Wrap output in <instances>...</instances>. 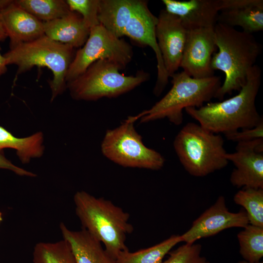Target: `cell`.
<instances>
[{
	"mask_svg": "<svg viewBox=\"0 0 263 263\" xmlns=\"http://www.w3.org/2000/svg\"><path fill=\"white\" fill-rule=\"evenodd\" d=\"M214 38L218 51L212 56L211 68L225 76L214 98L221 100L245 84L262 48L253 34L218 22L214 26Z\"/></svg>",
	"mask_w": 263,
	"mask_h": 263,
	"instance_id": "obj_2",
	"label": "cell"
},
{
	"mask_svg": "<svg viewBox=\"0 0 263 263\" xmlns=\"http://www.w3.org/2000/svg\"><path fill=\"white\" fill-rule=\"evenodd\" d=\"M0 169L10 170L20 176L35 177L37 175L22 168L17 167L11 163L4 155L2 150H0Z\"/></svg>",
	"mask_w": 263,
	"mask_h": 263,
	"instance_id": "obj_30",
	"label": "cell"
},
{
	"mask_svg": "<svg viewBox=\"0 0 263 263\" xmlns=\"http://www.w3.org/2000/svg\"><path fill=\"white\" fill-rule=\"evenodd\" d=\"M173 147L185 169L195 177L207 176L228 163L222 136L199 124H186L176 135Z\"/></svg>",
	"mask_w": 263,
	"mask_h": 263,
	"instance_id": "obj_6",
	"label": "cell"
},
{
	"mask_svg": "<svg viewBox=\"0 0 263 263\" xmlns=\"http://www.w3.org/2000/svg\"><path fill=\"white\" fill-rule=\"evenodd\" d=\"M181 235H173L168 239L150 247L133 252L122 251L116 263H162L164 257L177 244L182 242Z\"/></svg>",
	"mask_w": 263,
	"mask_h": 263,
	"instance_id": "obj_22",
	"label": "cell"
},
{
	"mask_svg": "<svg viewBox=\"0 0 263 263\" xmlns=\"http://www.w3.org/2000/svg\"><path fill=\"white\" fill-rule=\"evenodd\" d=\"M157 22V17L150 10L147 1L142 0L126 25L124 36H128L140 45L149 46L154 52L157 63V76L153 92L155 96H158L167 85L169 77L155 36Z\"/></svg>",
	"mask_w": 263,
	"mask_h": 263,
	"instance_id": "obj_14",
	"label": "cell"
},
{
	"mask_svg": "<svg viewBox=\"0 0 263 263\" xmlns=\"http://www.w3.org/2000/svg\"><path fill=\"white\" fill-rule=\"evenodd\" d=\"M165 10L178 16L188 30L214 26L222 0H163Z\"/></svg>",
	"mask_w": 263,
	"mask_h": 263,
	"instance_id": "obj_15",
	"label": "cell"
},
{
	"mask_svg": "<svg viewBox=\"0 0 263 263\" xmlns=\"http://www.w3.org/2000/svg\"><path fill=\"white\" fill-rule=\"evenodd\" d=\"M43 135L41 132L29 136L19 138L0 126V150L11 148L17 151V154L23 164L30 162L32 158L41 157L44 151Z\"/></svg>",
	"mask_w": 263,
	"mask_h": 263,
	"instance_id": "obj_21",
	"label": "cell"
},
{
	"mask_svg": "<svg viewBox=\"0 0 263 263\" xmlns=\"http://www.w3.org/2000/svg\"><path fill=\"white\" fill-rule=\"evenodd\" d=\"M187 34L188 30L178 16L165 9L160 11L155 27V36L169 77L180 67Z\"/></svg>",
	"mask_w": 263,
	"mask_h": 263,
	"instance_id": "obj_13",
	"label": "cell"
},
{
	"mask_svg": "<svg viewBox=\"0 0 263 263\" xmlns=\"http://www.w3.org/2000/svg\"><path fill=\"white\" fill-rule=\"evenodd\" d=\"M217 50L214 26L188 30L180 67L193 78L212 76L211 60Z\"/></svg>",
	"mask_w": 263,
	"mask_h": 263,
	"instance_id": "obj_12",
	"label": "cell"
},
{
	"mask_svg": "<svg viewBox=\"0 0 263 263\" xmlns=\"http://www.w3.org/2000/svg\"><path fill=\"white\" fill-rule=\"evenodd\" d=\"M7 37L0 18V41H4Z\"/></svg>",
	"mask_w": 263,
	"mask_h": 263,
	"instance_id": "obj_33",
	"label": "cell"
},
{
	"mask_svg": "<svg viewBox=\"0 0 263 263\" xmlns=\"http://www.w3.org/2000/svg\"><path fill=\"white\" fill-rule=\"evenodd\" d=\"M0 77L7 71V62L5 57L0 54Z\"/></svg>",
	"mask_w": 263,
	"mask_h": 263,
	"instance_id": "obj_31",
	"label": "cell"
},
{
	"mask_svg": "<svg viewBox=\"0 0 263 263\" xmlns=\"http://www.w3.org/2000/svg\"><path fill=\"white\" fill-rule=\"evenodd\" d=\"M217 22L253 34L263 30V0H222Z\"/></svg>",
	"mask_w": 263,
	"mask_h": 263,
	"instance_id": "obj_16",
	"label": "cell"
},
{
	"mask_svg": "<svg viewBox=\"0 0 263 263\" xmlns=\"http://www.w3.org/2000/svg\"><path fill=\"white\" fill-rule=\"evenodd\" d=\"M34 263H77L69 244L65 240L39 242L34 248Z\"/></svg>",
	"mask_w": 263,
	"mask_h": 263,
	"instance_id": "obj_24",
	"label": "cell"
},
{
	"mask_svg": "<svg viewBox=\"0 0 263 263\" xmlns=\"http://www.w3.org/2000/svg\"><path fill=\"white\" fill-rule=\"evenodd\" d=\"M208 263H210L208 262Z\"/></svg>",
	"mask_w": 263,
	"mask_h": 263,
	"instance_id": "obj_36",
	"label": "cell"
},
{
	"mask_svg": "<svg viewBox=\"0 0 263 263\" xmlns=\"http://www.w3.org/2000/svg\"><path fill=\"white\" fill-rule=\"evenodd\" d=\"M133 55L132 47L129 43L117 38L100 24L91 29L83 46L75 53L67 73L66 83L99 59L112 61L123 70L132 61Z\"/></svg>",
	"mask_w": 263,
	"mask_h": 263,
	"instance_id": "obj_9",
	"label": "cell"
},
{
	"mask_svg": "<svg viewBox=\"0 0 263 263\" xmlns=\"http://www.w3.org/2000/svg\"><path fill=\"white\" fill-rule=\"evenodd\" d=\"M202 245L199 244L186 243L169 252V257L162 263H208L201 255Z\"/></svg>",
	"mask_w": 263,
	"mask_h": 263,
	"instance_id": "obj_27",
	"label": "cell"
},
{
	"mask_svg": "<svg viewBox=\"0 0 263 263\" xmlns=\"http://www.w3.org/2000/svg\"><path fill=\"white\" fill-rule=\"evenodd\" d=\"M0 18L10 40V48L45 35L43 21L19 6L15 0L0 12Z\"/></svg>",
	"mask_w": 263,
	"mask_h": 263,
	"instance_id": "obj_17",
	"label": "cell"
},
{
	"mask_svg": "<svg viewBox=\"0 0 263 263\" xmlns=\"http://www.w3.org/2000/svg\"><path fill=\"white\" fill-rule=\"evenodd\" d=\"M74 201L82 228L102 243L112 257L116 260L120 252L129 250L126 239L133 228L128 212L111 201L85 191H77Z\"/></svg>",
	"mask_w": 263,
	"mask_h": 263,
	"instance_id": "obj_3",
	"label": "cell"
},
{
	"mask_svg": "<svg viewBox=\"0 0 263 263\" xmlns=\"http://www.w3.org/2000/svg\"><path fill=\"white\" fill-rule=\"evenodd\" d=\"M225 135L227 140L237 143L263 138V121L253 128L242 129Z\"/></svg>",
	"mask_w": 263,
	"mask_h": 263,
	"instance_id": "obj_29",
	"label": "cell"
},
{
	"mask_svg": "<svg viewBox=\"0 0 263 263\" xmlns=\"http://www.w3.org/2000/svg\"><path fill=\"white\" fill-rule=\"evenodd\" d=\"M59 226L63 239L69 244L77 263H116L101 243L85 229L71 230L63 223Z\"/></svg>",
	"mask_w": 263,
	"mask_h": 263,
	"instance_id": "obj_18",
	"label": "cell"
},
{
	"mask_svg": "<svg viewBox=\"0 0 263 263\" xmlns=\"http://www.w3.org/2000/svg\"><path fill=\"white\" fill-rule=\"evenodd\" d=\"M226 158L235 167L230 176L234 187L263 189V138L237 143Z\"/></svg>",
	"mask_w": 263,
	"mask_h": 263,
	"instance_id": "obj_10",
	"label": "cell"
},
{
	"mask_svg": "<svg viewBox=\"0 0 263 263\" xmlns=\"http://www.w3.org/2000/svg\"><path fill=\"white\" fill-rule=\"evenodd\" d=\"M233 200L244 208L249 224L263 227V189L242 188L234 195Z\"/></svg>",
	"mask_w": 263,
	"mask_h": 263,
	"instance_id": "obj_26",
	"label": "cell"
},
{
	"mask_svg": "<svg viewBox=\"0 0 263 263\" xmlns=\"http://www.w3.org/2000/svg\"><path fill=\"white\" fill-rule=\"evenodd\" d=\"M248 224L249 220L245 211L241 209L238 212L229 211L225 197L220 196L181 237L182 242L194 243L199 239L214 236L225 229L244 228Z\"/></svg>",
	"mask_w": 263,
	"mask_h": 263,
	"instance_id": "obj_11",
	"label": "cell"
},
{
	"mask_svg": "<svg viewBox=\"0 0 263 263\" xmlns=\"http://www.w3.org/2000/svg\"><path fill=\"white\" fill-rule=\"evenodd\" d=\"M2 220V213L1 212H0V223Z\"/></svg>",
	"mask_w": 263,
	"mask_h": 263,
	"instance_id": "obj_35",
	"label": "cell"
},
{
	"mask_svg": "<svg viewBox=\"0 0 263 263\" xmlns=\"http://www.w3.org/2000/svg\"><path fill=\"white\" fill-rule=\"evenodd\" d=\"M261 75L260 67L256 64L236 95L222 101L207 102L199 108H187L185 111L203 128L216 134L253 128L263 121L255 105Z\"/></svg>",
	"mask_w": 263,
	"mask_h": 263,
	"instance_id": "obj_1",
	"label": "cell"
},
{
	"mask_svg": "<svg viewBox=\"0 0 263 263\" xmlns=\"http://www.w3.org/2000/svg\"><path fill=\"white\" fill-rule=\"evenodd\" d=\"M15 2L43 22L62 18L71 11L63 0H17Z\"/></svg>",
	"mask_w": 263,
	"mask_h": 263,
	"instance_id": "obj_23",
	"label": "cell"
},
{
	"mask_svg": "<svg viewBox=\"0 0 263 263\" xmlns=\"http://www.w3.org/2000/svg\"><path fill=\"white\" fill-rule=\"evenodd\" d=\"M75 55V48L72 46L44 35L31 41L14 46L3 56L7 65L18 66V75L35 66H44L51 70L53 78L48 82L53 101L67 88L66 76Z\"/></svg>",
	"mask_w": 263,
	"mask_h": 263,
	"instance_id": "obj_5",
	"label": "cell"
},
{
	"mask_svg": "<svg viewBox=\"0 0 263 263\" xmlns=\"http://www.w3.org/2000/svg\"><path fill=\"white\" fill-rule=\"evenodd\" d=\"M121 70L120 67L108 60H98L79 76L67 82V88L75 100L95 101L103 97H118L150 78V74L143 71L135 75H126L120 73Z\"/></svg>",
	"mask_w": 263,
	"mask_h": 263,
	"instance_id": "obj_7",
	"label": "cell"
},
{
	"mask_svg": "<svg viewBox=\"0 0 263 263\" xmlns=\"http://www.w3.org/2000/svg\"><path fill=\"white\" fill-rule=\"evenodd\" d=\"M137 120L136 115L129 116L117 127L108 130L101 144V152L124 167L160 169L165 159L159 152L144 145L134 126Z\"/></svg>",
	"mask_w": 263,
	"mask_h": 263,
	"instance_id": "obj_8",
	"label": "cell"
},
{
	"mask_svg": "<svg viewBox=\"0 0 263 263\" xmlns=\"http://www.w3.org/2000/svg\"><path fill=\"white\" fill-rule=\"evenodd\" d=\"M13 0H0V12L11 4Z\"/></svg>",
	"mask_w": 263,
	"mask_h": 263,
	"instance_id": "obj_32",
	"label": "cell"
},
{
	"mask_svg": "<svg viewBox=\"0 0 263 263\" xmlns=\"http://www.w3.org/2000/svg\"><path fill=\"white\" fill-rule=\"evenodd\" d=\"M171 77L172 87L167 94L150 109L136 115L140 123L167 118L180 125L183 121V110L199 108L210 102L222 84L221 77L215 75L196 78L182 71Z\"/></svg>",
	"mask_w": 263,
	"mask_h": 263,
	"instance_id": "obj_4",
	"label": "cell"
},
{
	"mask_svg": "<svg viewBox=\"0 0 263 263\" xmlns=\"http://www.w3.org/2000/svg\"><path fill=\"white\" fill-rule=\"evenodd\" d=\"M237 263H263V262L261 261L258 262H251L245 260H242L238 262Z\"/></svg>",
	"mask_w": 263,
	"mask_h": 263,
	"instance_id": "obj_34",
	"label": "cell"
},
{
	"mask_svg": "<svg viewBox=\"0 0 263 263\" xmlns=\"http://www.w3.org/2000/svg\"><path fill=\"white\" fill-rule=\"evenodd\" d=\"M142 0H99L100 24L118 38L124 36V29Z\"/></svg>",
	"mask_w": 263,
	"mask_h": 263,
	"instance_id": "obj_20",
	"label": "cell"
},
{
	"mask_svg": "<svg viewBox=\"0 0 263 263\" xmlns=\"http://www.w3.org/2000/svg\"><path fill=\"white\" fill-rule=\"evenodd\" d=\"M43 23L46 36L74 48L84 45L91 30L80 14L74 11L62 18Z\"/></svg>",
	"mask_w": 263,
	"mask_h": 263,
	"instance_id": "obj_19",
	"label": "cell"
},
{
	"mask_svg": "<svg viewBox=\"0 0 263 263\" xmlns=\"http://www.w3.org/2000/svg\"><path fill=\"white\" fill-rule=\"evenodd\" d=\"M66 1L70 10L80 14L90 29L100 24L98 17L99 0H67Z\"/></svg>",
	"mask_w": 263,
	"mask_h": 263,
	"instance_id": "obj_28",
	"label": "cell"
},
{
	"mask_svg": "<svg viewBox=\"0 0 263 263\" xmlns=\"http://www.w3.org/2000/svg\"><path fill=\"white\" fill-rule=\"evenodd\" d=\"M237 234L240 254L244 260L260 262L263 257V227L248 224Z\"/></svg>",
	"mask_w": 263,
	"mask_h": 263,
	"instance_id": "obj_25",
	"label": "cell"
}]
</instances>
